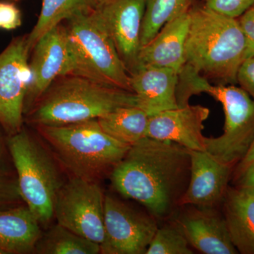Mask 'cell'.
<instances>
[{
    "label": "cell",
    "mask_w": 254,
    "mask_h": 254,
    "mask_svg": "<svg viewBox=\"0 0 254 254\" xmlns=\"http://www.w3.org/2000/svg\"><path fill=\"white\" fill-rule=\"evenodd\" d=\"M137 106L133 92L81 76H60L33 105L30 121L37 126H63L98 120L124 107Z\"/></svg>",
    "instance_id": "277c9868"
},
{
    "label": "cell",
    "mask_w": 254,
    "mask_h": 254,
    "mask_svg": "<svg viewBox=\"0 0 254 254\" xmlns=\"http://www.w3.org/2000/svg\"><path fill=\"white\" fill-rule=\"evenodd\" d=\"M20 197L18 184L0 176V209L17 201Z\"/></svg>",
    "instance_id": "f1b7e54d"
},
{
    "label": "cell",
    "mask_w": 254,
    "mask_h": 254,
    "mask_svg": "<svg viewBox=\"0 0 254 254\" xmlns=\"http://www.w3.org/2000/svg\"><path fill=\"white\" fill-rule=\"evenodd\" d=\"M247 41L246 59L254 56V4L237 18Z\"/></svg>",
    "instance_id": "83f0119b"
},
{
    "label": "cell",
    "mask_w": 254,
    "mask_h": 254,
    "mask_svg": "<svg viewBox=\"0 0 254 254\" xmlns=\"http://www.w3.org/2000/svg\"><path fill=\"white\" fill-rule=\"evenodd\" d=\"M21 25L19 9L11 3L0 2V28L14 30Z\"/></svg>",
    "instance_id": "4316f807"
},
{
    "label": "cell",
    "mask_w": 254,
    "mask_h": 254,
    "mask_svg": "<svg viewBox=\"0 0 254 254\" xmlns=\"http://www.w3.org/2000/svg\"><path fill=\"white\" fill-rule=\"evenodd\" d=\"M206 93L223 107V133L205 138V150L215 159L230 165L240 162L254 141V99L241 87L214 86L198 71L185 64L179 73L177 99L179 107L190 105L193 95Z\"/></svg>",
    "instance_id": "3957f363"
},
{
    "label": "cell",
    "mask_w": 254,
    "mask_h": 254,
    "mask_svg": "<svg viewBox=\"0 0 254 254\" xmlns=\"http://www.w3.org/2000/svg\"><path fill=\"white\" fill-rule=\"evenodd\" d=\"M27 37L16 38L0 54V123L15 133L22 124L25 100L31 80Z\"/></svg>",
    "instance_id": "30bf717a"
},
{
    "label": "cell",
    "mask_w": 254,
    "mask_h": 254,
    "mask_svg": "<svg viewBox=\"0 0 254 254\" xmlns=\"http://www.w3.org/2000/svg\"><path fill=\"white\" fill-rule=\"evenodd\" d=\"M105 196L97 182L73 176L57 193L54 217L62 226L100 245L105 237Z\"/></svg>",
    "instance_id": "ba28073f"
},
{
    "label": "cell",
    "mask_w": 254,
    "mask_h": 254,
    "mask_svg": "<svg viewBox=\"0 0 254 254\" xmlns=\"http://www.w3.org/2000/svg\"><path fill=\"white\" fill-rule=\"evenodd\" d=\"M210 110L190 105L166 110L149 117L146 137L173 142L189 150H205L203 123Z\"/></svg>",
    "instance_id": "4fadbf2b"
},
{
    "label": "cell",
    "mask_w": 254,
    "mask_h": 254,
    "mask_svg": "<svg viewBox=\"0 0 254 254\" xmlns=\"http://www.w3.org/2000/svg\"><path fill=\"white\" fill-rule=\"evenodd\" d=\"M29 63L31 80L26 102L34 105L60 76H66L68 58L67 35L60 23L37 42Z\"/></svg>",
    "instance_id": "7c38bea8"
},
{
    "label": "cell",
    "mask_w": 254,
    "mask_h": 254,
    "mask_svg": "<svg viewBox=\"0 0 254 254\" xmlns=\"http://www.w3.org/2000/svg\"><path fill=\"white\" fill-rule=\"evenodd\" d=\"M190 152L173 142L145 137L111 173L115 190L163 218L180 204L189 182Z\"/></svg>",
    "instance_id": "6da1fadb"
},
{
    "label": "cell",
    "mask_w": 254,
    "mask_h": 254,
    "mask_svg": "<svg viewBox=\"0 0 254 254\" xmlns=\"http://www.w3.org/2000/svg\"><path fill=\"white\" fill-rule=\"evenodd\" d=\"M35 251L42 254H97L100 247L58 223L42 234Z\"/></svg>",
    "instance_id": "7402d4cb"
},
{
    "label": "cell",
    "mask_w": 254,
    "mask_h": 254,
    "mask_svg": "<svg viewBox=\"0 0 254 254\" xmlns=\"http://www.w3.org/2000/svg\"><path fill=\"white\" fill-rule=\"evenodd\" d=\"M97 120L107 134L131 146L146 137L149 116L138 107H124Z\"/></svg>",
    "instance_id": "ffe728a7"
},
{
    "label": "cell",
    "mask_w": 254,
    "mask_h": 254,
    "mask_svg": "<svg viewBox=\"0 0 254 254\" xmlns=\"http://www.w3.org/2000/svg\"><path fill=\"white\" fill-rule=\"evenodd\" d=\"M66 75L132 92L130 75L96 9L67 20Z\"/></svg>",
    "instance_id": "5b68a950"
},
{
    "label": "cell",
    "mask_w": 254,
    "mask_h": 254,
    "mask_svg": "<svg viewBox=\"0 0 254 254\" xmlns=\"http://www.w3.org/2000/svg\"><path fill=\"white\" fill-rule=\"evenodd\" d=\"M62 163L73 176L96 182L125 158L129 145L112 138L98 120L63 126H38Z\"/></svg>",
    "instance_id": "8992f818"
},
{
    "label": "cell",
    "mask_w": 254,
    "mask_h": 254,
    "mask_svg": "<svg viewBox=\"0 0 254 254\" xmlns=\"http://www.w3.org/2000/svg\"><path fill=\"white\" fill-rule=\"evenodd\" d=\"M237 83L254 99V56L242 63L237 72Z\"/></svg>",
    "instance_id": "484cf974"
},
{
    "label": "cell",
    "mask_w": 254,
    "mask_h": 254,
    "mask_svg": "<svg viewBox=\"0 0 254 254\" xmlns=\"http://www.w3.org/2000/svg\"><path fill=\"white\" fill-rule=\"evenodd\" d=\"M185 64L206 79L235 84L246 59L247 41L237 18L228 17L198 1L190 10Z\"/></svg>",
    "instance_id": "7a4b0ae2"
},
{
    "label": "cell",
    "mask_w": 254,
    "mask_h": 254,
    "mask_svg": "<svg viewBox=\"0 0 254 254\" xmlns=\"http://www.w3.org/2000/svg\"><path fill=\"white\" fill-rule=\"evenodd\" d=\"M95 2L97 3V5L103 4V3L105 2V1H108V0H95Z\"/></svg>",
    "instance_id": "1f68e13d"
},
{
    "label": "cell",
    "mask_w": 254,
    "mask_h": 254,
    "mask_svg": "<svg viewBox=\"0 0 254 254\" xmlns=\"http://www.w3.org/2000/svg\"><path fill=\"white\" fill-rule=\"evenodd\" d=\"M0 254H4L2 252H1V250H0Z\"/></svg>",
    "instance_id": "d6a6232c"
},
{
    "label": "cell",
    "mask_w": 254,
    "mask_h": 254,
    "mask_svg": "<svg viewBox=\"0 0 254 254\" xmlns=\"http://www.w3.org/2000/svg\"><path fill=\"white\" fill-rule=\"evenodd\" d=\"M225 222L238 253L254 254V195L237 189L225 195Z\"/></svg>",
    "instance_id": "d6986e66"
},
{
    "label": "cell",
    "mask_w": 254,
    "mask_h": 254,
    "mask_svg": "<svg viewBox=\"0 0 254 254\" xmlns=\"http://www.w3.org/2000/svg\"><path fill=\"white\" fill-rule=\"evenodd\" d=\"M129 75L138 67L143 0H108L95 7Z\"/></svg>",
    "instance_id": "8fae6325"
},
{
    "label": "cell",
    "mask_w": 254,
    "mask_h": 254,
    "mask_svg": "<svg viewBox=\"0 0 254 254\" xmlns=\"http://www.w3.org/2000/svg\"><path fill=\"white\" fill-rule=\"evenodd\" d=\"M177 226L190 246L205 254H236L224 217L210 208L189 212L178 220Z\"/></svg>",
    "instance_id": "e0dca14e"
},
{
    "label": "cell",
    "mask_w": 254,
    "mask_h": 254,
    "mask_svg": "<svg viewBox=\"0 0 254 254\" xmlns=\"http://www.w3.org/2000/svg\"><path fill=\"white\" fill-rule=\"evenodd\" d=\"M41 235L39 222L27 206L0 209V250L4 254L33 252Z\"/></svg>",
    "instance_id": "ac0fdd59"
},
{
    "label": "cell",
    "mask_w": 254,
    "mask_h": 254,
    "mask_svg": "<svg viewBox=\"0 0 254 254\" xmlns=\"http://www.w3.org/2000/svg\"><path fill=\"white\" fill-rule=\"evenodd\" d=\"M190 23L189 11L165 23L148 44L141 47L138 67L168 68L180 73L186 63L185 43Z\"/></svg>",
    "instance_id": "2e32d148"
},
{
    "label": "cell",
    "mask_w": 254,
    "mask_h": 254,
    "mask_svg": "<svg viewBox=\"0 0 254 254\" xmlns=\"http://www.w3.org/2000/svg\"><path fill=\"white\" fill-rule=\"evenodd\" d=\"M190 173L180 205L210 208L225 197L232 167L205 150H189Z\"/></svg>",
    "instance_id": "5bb4252c"
},
{
    "label": "cell",
    "mask_w": 254,
    "mask_h": 254,
    "mask_svg": "<svg viewBox=\"0 0 254 254\" xmlns=\"http://www.w3.org/2000/svg\"><path fill=\"white\" fill-rule=\"evenodd\" d=\"M158 227L153 218L112 195L105 196L104 254H146Z\"/></svg>",
    "instance_id": "9c48e42d"
},
{
    "label": "cell",
    "mask_w": 254,
    "mask_h": 254,
    "mask_svg": "<svg viewBox=\"0 0 254 254\" xmlns=\"http://www.w3.org/2000/svg\"><path fill=\"white\" fill-rule=\"evenodd\" d=\"M95 0H43L41 14L27 36L28 48L32 51L42 36L63 21L81 13L95 9Z\"/></svg>",
    "instance_id": "44dd1931"
},
{
    "label": "cell",
    "mask_w": 254,
    "mask_h": 254,
    "mask_svg": "<svg viewBox=\"0 0 254 254\" xmlns=\"http://www.w3.org/2000/svg\"><path fill=\"white\" fill-rule=\"evenodd\" d=\"M179 227L168 225L158 228L146 254H192L193 251Z\"/></svg>",
    "instance_id": "cb8c5ba5"
},
{
    "label": "cell",
    "mask_w": 254,
    "mask_h": 254,
    "mask_svg": "<svg viewBox=\"0 0 254 254\" xmlns=\"http://www.w3.org/2000/svg\"><path fill=\"white\" fill-rule=\"evenodd\" d=\"M9 148L21 198L40 225H48L54 218L55 198L63 185L55 162L44 147L25 131L10 138Z\"/></svg>",
    "instance_id": "52a82bcc"
},
{
    "label": "cell",
    "mask_w": 254,
    "mask_h": 254,
    "mask_svg": "<svg viewBox=\"0 0 254 254\" xmlns=\"http://www.w3.org/2000/svg\"><path fill=\"white\" fill-rule=\"evenodd\" d=\"M240 190L254 195V162L239 177Z\"/></svg>",
    "instance_id": "f546056e"
},
{
    "label": "cell",
    "mask_w": 254,
    "mask_h": 254,
    "mask_svg": "<svg viewBox=\"0 0 254 254\" xmlns=\"http://www.w3.org/2000/svg\"><path fill=\"white\" fill-rule=\"evenodd\" d=\"M253 162H254V141L247 154L239 163L238 168H237L236 171L237 176L240 177L246 169L248 168Z\"/></svg>",
    "instance_id": "4dcf8cb0"
},
{
    "label": "cell",
    "mask_w": 254,
    "mask_h": 254,
    "mask_svg": "<svg viewBox=\"0 0 254 254\" xmlns=\"http://www.w3.org/2000/svg\"><path fill=\"white\" fill-rule=\"evenodd\" d=\"M209 9L234 18L242 16L254 4V0H202Z\"/></svg>",
    "instance_id": "d4e9b609"
},
{
    "label": "cell",
    "mask_w": 254,
    "mask_h": 254,
    "mask_svg": "<svg viewBox=\"0 0 254 254\" xmlns=\"http://www.w3.org/2000/svg\"><path fill=\"white\" fill-rule=\"evenodd\" d=\"M141 47L148 44L165 23L190 11L198 0H143Z\"/></svg>",
    "instance_id": "603a6c76"
},
{
    "label": "cell",
    "mask_w": 254,
    "mask_h": 254,
    "mask_svg": "<svg viewBox=\"0 0 254 254\" xmlns=\"http://www.w3.org/2000/svg\"><path fill=\"white\" fill-rule=\"evenodd\" d=\"M138 108L148 116L178 108L179 73L171 68L140 66L130 74Z\"/></svg>",
    "instance_id": "9a60e30c"
}]
</instances>
